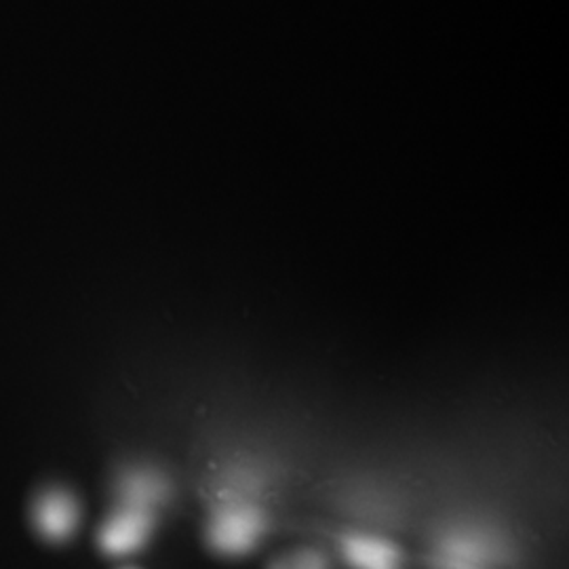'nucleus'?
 <instances>
[{"label":"nucleus","instance_id":"obj_1","mask_svg":"<svg viewBox=\"0 0 569 569\" xmlns=\"http://www.w3.org/2000/svg\"><path fill=\"white\" fill-rule=\"evenodd\" d=\"M264 526L262 510L249 505H226L209 523V542L226 555H243L258 545Z\"/></svg>","mask_w":569,"mask_h":569},{"label":"nucleus","instance_id":"obj_2","mask_svg":"<svg viewBox=\"0 0 569 569\" xmlns=\"http://www.w3.org/2000/svg\"><path fill=\"white\" fill-rule=\"evenodd\" d=\"M498 547L483 531H456L443 542L437 569H488Z\"/></svg>","mask_w":569,"mask_h":569},{"label":"nucleus","instance_id":"obj_3","mask_svg":"<svg viewBox=\"0 0 569 569\" xmlns=\"http://www.w3.org/2000/svg\"><path fill=\"white\" fill-rule=\"evenodd\" d=\"M152 529V512L136 507L117 510L100 531V545L110 555H127L140 549Z\"/></svg>","mask_w":569,"mask_h":569},{"label":"nucleus","instance_id":"obj_4","mask_svg":"<svg viewBox=\"0 0 569 569\" xmlns=\"http://www.w3.org/2000/svg\"><path fill=\"white\" fill-rule=\"evenodd\" d=\"M34 521L49 540H63L79 526V505L68 491H47L37 500Z\"/></svg>","mask_w":569,"mask_h":569},{"label":"nucleus","instance_id":"obj_5","mask_svg":"<svg viewBox=\"0 0 569 569\" xmlns=\"http://www.w3.org/2000/svg\"><path fill=\"white\" fill-rule=\"evenodd\" d=\"M346 561L357 569H395L399 561V552L378 538L350 536L342 542Z\"/></svg>","mask_w":569,"mask_h":569},{"label":"nucleus","instance_id":"obj_6","mask_svg":"<svg viewBox=\"0 0 569 569\" xmlns=\"http://www.w3.org/2000/svg\"><path fill=\"white\" fill-rule=\"evenodd\" d=\"M121 496L124 507L150 510L164 496L163 479L154 472H131L121 481Z\"/></svg>","mask_w":569,"mask_h":569},{"label":"nucleus","instance_id":"obj_7","mask_svg":"<svg viewBox=\"0 0 569 569\" xmlns=\"http://www.w3.org/2000/svg\"><path fill=\"white\" fill-rule=\"evenodd\" d=\"M270 569H329V563L317 550H300L274 561Z\"/></svg>","mask_w":569,"mask_h":569}]
</instances>
